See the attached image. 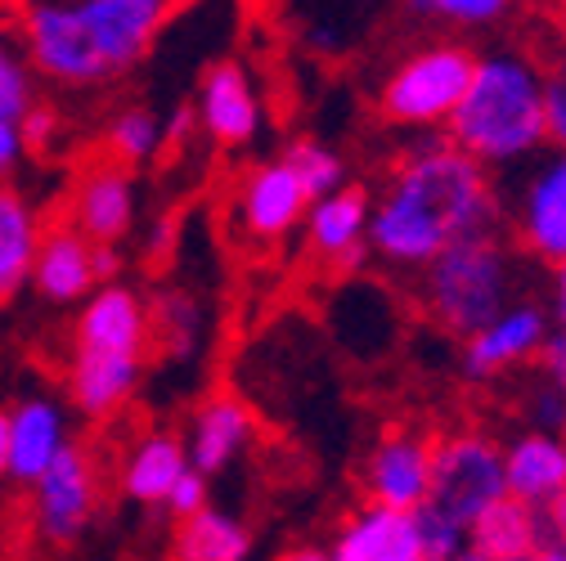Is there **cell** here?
<instances>
[{
    "instance_id": "cell-1",
    "label": "cell",
    "mask_w": 566,
    "mask_h": 561,
    "mask_svg": "<svg viewBox=\"0 0 566 561\" xmlns=\"http://www.w3.org/2000/svg\"><path fill=\"white\" fill-rule=\"evenodd\" d=\"M504 193L494 176L450 139L422 135L400 149L369 212V256L422 274L441 252L500 230Z\"/></svg>"
},
{
    "instance_id": "cell-2",
    "label": "cell",
    "mask_w": 566,
    "mask_h": 561,
    "mask_svg": "<svg viewBox=\"0 0 566 561\" xmlns=\"http://www.w3.org/2000/svg\"><path fill=\"white\" fill-rule=\"evenodd\" d=\"M176 14L171 0H36L19 10V50L45 82L108 86L149 59Z\"/></svg>"
},
{
    "instance_id": "cell-3",
    "label": "cell",
    "mask_w": 566,
    "mask_h": 561,
    "mask_svg": "<svg viewBox=\"0 0 566 561\" xmlns=\"http://www.w3.org/2000/svg\"><path fill=\"white\" fill-rule=\"evenodd\" d=\"M548 108V67L526 45L476 50V73L446 126V139L481 162L490 176L535 162L548 149L544 130Z\"/></svg>"
},
{
    "instance_id": "cell-4",
    "label": "cell",
    "mask_w": 566,
    "mask_h": 561,
    "mask_svg": "<svg viewBox=\"0 0 566 561\" xmlns=\"http://www.w3.org/2000/svg\"><path fill=\"white\" fill-rule=\"evenodd\" d=\"M526 297V261L500 230L441 252L418 274V306L437 328L468 341L494 315Z\"/></svg>"
},
{
    "instance_id": "cell-5",
    "label": "cell",
    "mask_w": 566,
    "mask_h": 561,
    "mask_svg": "<svg viewBox=\"0 0 566 561\" xmlns=\"http://www.w3.org/2000/svg\"><path fill=\"white\" fill-rule=\"evenodd\" d=\"M476 73V50L450 36L422 41L400 54L378 86V113L405 130L450 126Z\"/></svg>"
},
{
    "instance_id": "cell-6",
    "label": "cell",
    "mask_w": 566,
    "mask_h": 561,
    "mask_svg": "<svg viewBox=\"0 0 566 561\" xmlns=\"http://www.w3.org/2000/svg\"><path fill=\"white\" fill-rule=\"evenodd\" d=\"M509 495L504 489V445L485 432H450L437 441L432 463V495L428 512L472 530V521Z\"/></svg>"
},
{
    "instance_id": "cell-7",
    "label": "cell",
    "mask_w": 566,
    "mask_h": 561,
    "mask_svg": "<svg viewBox=\"0 0 566 561\" xmlns=\"http://www.w3.org/2000/svg\"><path fill=\"white\" fill-rule=\"evenodd\" d=\"M513 247L548 269L566 265V149H544L513 180L504 202Z\"/></svg>"
},
{
    "instance_id": "cell-8",
    "label": "cell",
    "mask_w": 566,
    "mask_h": 561,
    "mask_svg": "<svg viewBox=\"0 0 566 561\" xmlns=\"http://www.w3.org/2000/svg\"><path fill=\"white\" fill-rule=\"evenodd\" d=\"M32 530L50 548H73L99 508V472L82 445H67L32 485Z\"/></svg>"
},
{
    "instance_id": "cell-9",
    "label": "cell",
    "mask_w": 566,
    "mask_h": 561,
    "mask_svg": "<svg viewBox=\"0 0 566 561\" xmlns=\"http://www.w3.org/2000/svg\"><path fill=\"white\" fill-rule=\"evenodd\" d=\"M553 324L539 297H522L504 315H494L485 328H476L463 341V373L476 382H494L522 369H535L539 350L548 346Z\"/></svg>"
},
{
    "instance_id": "cell-10",
    "label": "cell",
    "mask_w": 566,
    "mask_h": 561,
    "mask_svg": "<svg viewBox=\"0 0 566 561\" xmlns=\"http://www.w3.org/2000/svg\"><path fill=\"white\" fill-rule=\"evenodd\" d=\"M432 463L437 441L413 427L387 432L365 458V504L391 512H418L432 495Z\"/></svg>"
},
{
    "instance_id": "cell-11",
    "label": "cell",
    "mask_w": 566,
    "mask_h": 561,
    "mask_svg": "<svg viewBox=\"0 0 566 561\" xmlns=\"http://www.w3.org/2000/svg\"><path fill=\"white\" fill-rule=\"evenodd\" d=\"M193 117L202 126V135L211 145L221 149H243L261 135V121H265V108H261V95L248 77V67L234 63V59H221L207 67V77L198 86V99H193Z\"/></svg>"
},
{
    "instance_id": "cell-12",
    "label": "cell",
    "mask_w": 566,
    "mask_h": 561,
    "mask_svg": "<svg viewBox=\"0 0 566 561\" xmlns=\"http://www.w3.org/2000/svg\"><path fill=\"white\" fill-rule=\"evenodd\" d=\"M369 212L374 193L360 184H346L306 212V243L319 261H328L337 274H356L369 261Z\"/></svg>"
},
{
    "instance_id": "cell-13",
    "label": "cell",
    "mask_w": 566,
    "mask_h": 561,
    "mask_svg": "<svg viewBox=\"0 0 566 561\" xmlns=\"http://www.w3.org/2000/svg\"><path fill=\"white\" fill-rule=\"evenodd\" d=\"M239 225L261 239V243H274L283 234H293L297 225H306V212H311V193L302 189V180L293 176V167L274 158V162H261L248 171L243 189H239Z\"/></svg>"
},
{
    "instance_id": "cell-14",
    "label": "cell",
    "mask_w": 566,
    "mask_h": 561,
    "mask_svg": "<svg viewBox=\"0 0 566 561\" xmlns=\"http://www.w3.org/2000/svg\"><path fill=\"white\" fill-rule=\"evenodd\" d=\"M67 225H73L82 239H91V243L117 247L130 234V225H135V184H130V171H122L117 162L86 167L77 189H73Z\"/></svg>"
},
{
    "instance_id": "cell-15",
    "label": "cell",
    "mask_w": 566,
    "mask_h": 561,
    "mask_svg": "<svg viewBox=\"0 0 566 561\" xmlns=\"http://www.w3.org/2000/svg\"><path fill=\"white\" fill-rule=\"evenodd\" d=\"M77 350H108V356H145L149 346V306L135 288L108 284L95 288L77 310Z\"/></svg>"
},
{
    "instance_id": "cell-16",
    "label": "cell",
    "mask_w": 566,
    "mask_h": 561,
    "mask_svg": "<svg viewBox=\"0 0 566 561\" xmlns=\"http://www.w3.org/2000/svg\"><path fill=\"white\" fill-rule=\"evenodd\" d=\"M328 561H428L413 512L360 504L328 543Z\"/></svg>"
},
{
    "instance_id": "cell-17",
    "label": "cell",
    "mask_w": 566,
    "mask_h": 561,
    "mask_svg": "<svg viewBox=\"0 0 566 561\" xmlns=\"http://www.w3.org/2000/svg\"><path fill=\"white\" fill-rule=\"evenodd\" d=\"M256 441V423L252 409L234 395H211L198 404V413L189 417V436H185V458L198 476H221L226 467L239 463V454Z\"/></svg>"
},
{
    "instance_id": "cell-18",
    "label": "cell",
    "mask_w": 566,
    "mask_h": 561,
    "mask_svg": "<svg viewBox=\"0 0 566 561\" xmlns=\"http://www.w3.org/2000/svg\"><path fill=\"white\" fill-rule=\"evenodd\" d=\"M504 489L509 499L544 512L566 495V441L544 432H517L504 445Z\"/></svg>"
},
{
    "instance_id": "cell-19",
    "label": "cell",
    "mask_w": 566,
    "mask_h": 561,
    "mask_svg": "<svg viewBox=\"0 0 566 561\" xmlns=\"http://www.w3.org/2000/svg\"><path fill=\"white\" fill-rule=\"evenodd\" d=\"M67 445V413L50 395H28L10 409V480L32 485Z\"/></svg>"
},
{
    "instance_id": "cell-20",
    "label": "cell",
    "mask_w": 566,
    "mask_h": 561,
    "mask_svg": "<svg viewBox=\"0 0 566 561\" xmlns=\"http://www.w3.org/2000/svg\"><path fill=\"white\" fill-rule=\"evenodd\" d=\"M32 288L54 306L86 301L99 288L95 284V243L82 239L73 225L41 230V247H36V265H32Z\"/></svg>"
},
{
    "instance_id": "cell-21",
    "label": "cell",
    "mask_w": 566,
    "mask_h": 561,
    "mask_svg": "<svg viewBox=\"0 0 566 561\" xmlns=\"http://www.w3.org/2000/svg\"><path fill=\"white\" fill-rule=\"evenodd\" d=\"M145 356H108V350H73L67 391L86 417H113L139 387Z\"/></svg>"
},
{
    "instance_id": "cell-22",
    "label": "cell",
    "mask_w": 566,
    "mask_h": 561,
    "mask_svg": "<svg viewBox=\"0 0 566 561\" xmlns=\"http://www.w3.org/2000/svg\"><path fill=\"white\" fill-rule=\"evenodd\" d=\"M185 472H189L185 441L171 432H149L130 445V454L122 463V489H126V499L145 504V508H167L171 489Z\"/></svg>"
},
{
    "instance_id": "cell-23",
    "label": "cell",
    "mask_w": 566,
    "mask_h": 561,
    "mask_svg": "<svg viewBox=\"0 0 566 561\" xmlns=\"http://www.w3.org/2000/svg\"><path fill=\"white\" fill-rule=\"evenodd\" d=\"M548 543L544 534V517L517 499H500V504H490L472 530H468V548L490 557V561H535V552Z\"/></svg>"
},
{
    "instance_id": "cell-24",
    "label": "cell",
    "mask_w": 566,
    "mask_h": 561,
    "mask_svg": "<svg viewBox=\"0 0 566 561\" xmlns=\"http://www.w3.org/2000/svg\"><path fill=\"white\" fill-rule=\"evenodd\" d=\"M171 557L176 561H252V534L239 517L221 508H202L198 517L180 521Z\"/></svg>"
},
{
    "instance_id": "cell-25",
    "label": "cell",
    "mask_w": 566,
    "mask_h": 561,
    "mask_svg": "<svg viewBox=\"0 0 566 561\" xmlns=\"http://www.w3.org/2000/svg\"><path fill=\"white\" fill-rule=\"evenodd\" d=\"M36 247H41V225L32 216V207L19 198L6 221V234H0V301H10L19 288L32 284Z\"/></svg>"
},
{
    "instance_id": "cell-26",
    "label": "cell",
    "mask_w": 566,
    "mask_h": 561,
    "mask_svg": "<svg viewBox=\"0 0 566 561\" xmlns=\"http://www.w3.org/2000/svg\"><path fill=\"white\" fill-rule=\"evenodd\" d=\"M149 306V337L167 346V356H193V346L202 337V306L185 288H163L154 293Z\"/></svg>"
},
{
    "instance_id": "cell-27",
    "label": "cell",
    "mask_w": 566,
    "mask_h": 561,
    "mask_svg": "<svg viewBox=\"0 0 566 561\" xmlns=\"http://www.w3.org/2000/svg\"><path fill=\"white\" fill-rule=\"evenodd\" d=\"M108 154H113V162L122 167V171H130V167H149L158 154H163V145H167V126H163V117L158 113H149V108H122L113 121H108Z\"/></svg>"
},
{
    "instance_id": "cell-28",
    "label": "cell",
    "mask_w": 566,
    "mask_h": 561,
    "mask_svg": "<svg viewBox=\"0 0 566 561\" xmlns=\"http://www.w3.org/2000/svg\"><path fill=\"white\" fill-rule=\"evenodd\" d=\"M409 14L441 23L450 32H490L513 19V6H504V0H413Z\"/></svg>"
},
{
    "instance_id": "cell-29",
    "label": "cell",
    "mask_w": 566,
    "mask_h": 561,
    "mask_svg": "<svg viewBox=\"0 0 566 561\" xmlns=\"http://www.w3.org/2000/svg\"><path fill=\"white\" fill-rule=\"evenodd\" d=\"M283 162L293 167V176L302 180V189L311 193V202L346 189V162L328 145H319V139H293V145L283 149Z\"/></svg>"
},
{
    "instance_id": "cell-30",
    "label": "cell",
    "mask_w": 566,
    "mask_h": 561,
    "mask_svg": "<svg viewBox=\"0 0 566 561\" xmlns=\"http://www.w3.org/2000/svg\"><path fill=\"white\" fill-rule=\"evenodd\" d=\"M32 108H36L32 67H28L23 50L14 45V36L0 28V126H23V117Z\"/></svg>"
},
{
    "instance_id": "cell-31",
    "label": "cell",
    "mask_w": 566,
    "mask_h": 561,
    "mask_svg": "<svg viewBox=\"0 0 566 561\" xmlns=\"http://www.w3.org/2000/svg\"><path fill=\"white\" fill-rule=\"evenodd\" d=\"M517 413H522V432H544V436H562L566 441V395L544 382L539 373L526 378L522 395H517Z\"/></svg>"
},
{
    "instance_id": "cell-32",
    "label": "cell",
    "mask_w": 566,
    "mask_h": 561,
    "mask_svg": "<svg viewBox=\"0 0 566 561\" xmlns=\"http://www.w3.org/2000/svg\"><path fill=\"white\" fill-rule=\"evenodd\" d=\"M202 508H211V499H207V476H198L193 467L176 480V489H171V499H167V512L176 517V521H189V517H198Z\"/></svg>"
},
{
    "instance_id": "cell-33",
    "label": "cell",
    "mask_w": 566,
    "mask_h": 561,
    "mask_svg": "<svg viewBox=\"0 0 566 561\" xmlns=\"http://www.w3.org/2000/svg\"><path fill=\"white\" fill-rule=\"evenodd\" d=\"M23 145L28 149H45L50 145V139L59 135V117H54V108H45V104H36L28 117H23Z\"/></svg>"
},
{
    "instance_id": "cell-34",
    "label": "cell",
    "mask_w": 566,
    "mask_h": 561,
    "mask_svg": "<svg viewBox=\"0 0 566 561\" xmlns=\"http://www.w3.org/2000/svg\"><path fill=\"white\" fill-rule=\"evenodd\" d=\"M535 373L566 395V341L562 337H548V346L539 350V360H535Z\"/></svg>"
},
{
    "instance_id": "cell-35",
    "label": "cell",
    "mask_w": 566,
    "mask_h": 561,
    "mask_svg": "<svg viewBox=\"0 0 566 561\" xmlns=\"http://www.w3.org/2000/svg\"><path fill=\"white\" fill-rule=\"evenodd\" d=\"M544 310H548L553 337H562V341H566V265L548 269V301H544Z\"/></svg>"
},
{
    "instance_id": "cell-36",
    "label": "cell",
    "mask_w": 566,
    "mask_h": 561,
    "mask_svg": "<svg viewBox=\"0 0 566 561\" xmlns=\"http://www.w3.org/2000/svg\"><path fill=\"white\" fill-rule=\"evenodd\" d=\"M28 145H23V130L19 126H0V180H10L23 162Z\"/></svg>"
},
{
    "instance_id": "cell-37",
    "label": "cell",
    "mask_w": 566,
    "mask_h": 561,
    "mask_svg": "<svg viewBox=\"0 0 566 561\" xmlns=\"http://www.w3.org/2000/svg\"><path fill=\"white\" fill-rule=\"evenodd\" d=\"M544 67H548V91L566 104V28L557 32V41H553V50H548Z\"/></svg>"
},
{
    "instance_id": "cell-38",
    "label": "cell",
    "mask_w": 566,
    "mask_h": 561,
    "mask_svg": "<svg viewBox=\"0 0 566 561\" xmlns=\"http://www.w3.org/2000/svg\"><path fill=\"white\" fill-rule=\"evenodd\" d=\"M117 274H122V252L108 243H95V284L108 288V284H117Z\"/></svg>"
},
{
    "instance_id": "cell-39",
    "label": "cell",
    "mask_w": 566,
    "mask_h": 561,
    "mask_svg": "<svg viewBox=\"0 0 566 561\" xmlns=\"http://www.w3.org/2000/svg\"><path fill=\"white\" fill-rule=\"evenodd\" d=\"M176 239H180V221H176V216H163V221H154V230H149V252H154V256H167V252L176 247Z\"/></svg>"
},
{
    "instance_id": "cell-40",
    "label": "cell",
    "mask_w": 566,
    "mask_h": 561,
    "mask_svg": "<svg viewBox=\"0 0 566 561\" xmlns=\"http://www.w3.org/2000/svg\"><path fill=\"white\" fill-rule=\"evenodd\" d=\"M198 117H193V108H180L171 121H167V145H185L189 139V126H193Z\"/></svg>"
},
{
    "instance_id": "cell-41",
    "label": "cell",
    "mask_w": 566,
    "mask_h": 561,
    "mask_svg": "<svg viewBox=\"0 0 566 561\" xmlns=\"http://www.w3.org/2000/svg\"><path fill=\"white\" fill-rule=\"evenodd\" d=\"M274 561H328V548H315V543H297L289 552H279Z\"/></svg>"
},
{
    "instance_id": "cell-42",
    "label": "cell",
    "mask_w": 566,
    "mask_h": 561,
    "mask_svg": "<svg viewBox=\"0 0 566 561\" xmlns=\"http://www.w3.org/2000/svg\"><path fill=\"white\" fill-rule=\"evenodd\" d=\"M0 476H10V409H0Z\"/></svg>"
},
{
    "instance_id": "cell-43",
    "label": "cell",
    "mask_w": 566,
    "mask_h": 561,
    "mask_svg": "<svg viewBox=\"0 0 566 561\" xmlns=\"http://www.w3.org/2000/svg\"><path fill=\"white\" fill-rule=\"evenodd\" d=\"M14 202H19V193L0 184V234H6V221H10V212H14Z\"/></svg>"
},
{
    "instance_id": "cell-44",
    "label": "cell",
    "mask_w": 566,
    "mask_h": 561,
    "mask_svg": "<svg viewBox=\"0 0 566 561\" xmlns=\"http://www.w3.org/2000/svg\"><path fill=\"white\" fill-rule=\"evenodd\" d=\"M535 561H566V543H553V539H548V543L535 552Z\"/></svg>"
},
{
    "instance_id": "cell-45",
    "label": "cell",
    "mask_w": 566,
    "mask_h": 561,
    "mask_svg": "<svg viewBox=\"0 0 566 561\" xmlns=\"http://www.w3.org/2000/svg\"><path fill=\"white\" fill-rule=\"evenodd\" d=\"M454 561H490V557H481V552H472V548H463Z\"/></svg>"
}]
</instances>
